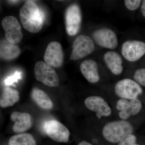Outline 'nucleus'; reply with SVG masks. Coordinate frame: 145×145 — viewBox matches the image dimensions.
<instances>
[{
    "mask_svg": "<svg viewBox=\"0 0 145 145\" xmlns=\"http://www.w3.org/2000/svg\"><path fill=\"white\" fill-rule=\"evenodd\" d=\"M20 19L24 28L29 32L37 33L42 29L44 14L34 2L27 1L20 10Z\"/></svg>",
    "mask_w": 145,
    "mask_h": 145,
    "instance_id": "1",
    "label": "nucleus"
},
{
    "mask_svg": "<svg viewBox=\"0 0 145 145\" xmlns=\"http://www.w3.org/2000/svg\"><path fill=\"white\" fill-rule=\"evenodd\" d=\"M133 126L126 120L109 122L104 126L102 130L105 139L112 143H119L125 136L132 134Z\"/></svg>",
    "mask_w": 145,
    "mask_h": 145,
    "instance_id": "2",
    "label": "nucleus"
},
{
    "mask_svg": "<svg viewBox=\"0 0 145 145\" xmlns=\"http://www.w3.org/2000/svg\"><path fill=\"white\" fill-rule=\"evenodd\" d=\"M34 75L37 81L49 87H57L59 79L52 67L42 61L36 63L34 68Z\"/></svg>",
    "mask_w": 145,
    "mask_h": 145,
    "instance_id": "3",
    "label": "nucleus"
},
{
    "mask_svg": "<svg viewBox=\"0 0 145 145\" xmlns=\"http://www.w3.org/2000/svg\"><path fill=\"white\" fill-rule=\"evenodd\" d=\"M114 91L121 99L131 100L137 99L143 91L140 85L136 81L125 78L118 81L114 86Z\"/></svg>",
    "mask_w": 145,
    "mask_h": 145,
    "instance_id": "4",
    "label": "nucleus"
},
{
    "mask_svg": "<svg viewBox=\"0 0 145 145\" xmlns=\"http://www.w3.org/2000/svg\"><path fill=\"white\" fill-rule=\"evenodd\" d=\"M94 49L95 45L90 37L86 35H80L72 44L70 60L75 61L85 58L92 53Z\"/></svg>",
    "mask_w": 145,
    "mask_h": 145,
    "instance_id": "5",
    "label": "nucleus"
},
{
    "mask_svg": "<svg viewBox=\"0 0 145 145\" xmlns=\"http://www.w3.org/2000/svg\"><path fill=\"white\" fill-rule=\"evenodd\" d=\"M1 24L5 33V39L8 41L16 44L22 40L23 37L22 27L16 17L7 16L3 19Z\"/></svg>",
    "mask_w": 145,
    "mask_h": 145,
    "instance_id": "6",
    "label": "nucleus"
},
{
    "mask_svg": "<svg viewBox=\"0 0 145 145\" xmlns=\"http://www.w3.org/2000/svg\"><path fill=\"white\" fill-rule=\"evenodd\" d=\"M44 129L48 136L59 142H67L70 132L64 125L57 120H51L44 123Z\"/></svg>",
    "mask_w": 145,
    "mask_h": 145,
    "instance_id": "7",
    "label": "nucleus"
},
{
    "mask_svg": "<svg viewBox=\"0 0 145 145\" xmlns=\"http://www.w3.org/2000/svg\"><path fill=\"white\" fill-rule=\"evenodd\" d=\"M80 9L78 5H71L68 7L65 13L66 30L68 35L75 36L79 32L82 23Z\"/></svg>",
    "mask_w": 145,
    "mask_h": 145,
    "instance_id": "8",
    "label": "nucleus"
},
{
    "mask_svg": "<svg viewBox=\"0 0 145 145\" xmlns=\"http://www.w3.org/2000/svg\"><path fill=\"white\" fill-rule=\"evenodd\" d=\"M121 53L127 61H136L145 54V43L136 40L126 41L122 44Z\"/></svg>",
    "mask_w": 145,
    "mask_h": 145,
    "instance_id": "9",
    "label": "nucleus"
},
{
    "mask_svg": "<svg viewBox=\"0 0 145 145\" xmlns=\"http://www.w3.org/2000/svg\"><path fill=\"white\" fill-rule=\"evenodd\" d=\"M93 37L99 46L110 50L117 48L118 40L115 32L110 29L103 27L94 31Z\"/></svg>",
    "mask_w": 145,
    "mask_h": 145,
    "instance_id": "10",
    "label": "nucleus"
},
{
    "mask_svg": "<svg viewBox=\"0 0 145 145\" xmlns=\"http://www.w3.org/2000/svg\"><path fill=\"white\" fill-rule=\"evenodd\" d=\"M44 59L48 65L54 68L59 67L63 63L64 53L59 43L53 41L47 46Z\"/></svg>",
    "mask_w": 145,
    "mask_h": 145,
    "instance_id": "11",
    "label": "nucleus"
},
{
    "mask_svg": "<svg viewBox=\"0 0 145 145\" xmlns=\"http://www.w3.org/2000/svg\"><path fill=\"white\" fill-rule=\"evenodd\" d=\"M84 104L88 109L96 112V117L99 119L102 117H108L111 114L108 104L101 96H89L85 100Z\"/></svg>",
    "mask_w": 145,
    "mask_h": 145,
    "instance_id": "12",
    "label": "nucleus"
},
{
    "mask_svg": "<svg viewBox=\"0 0 145 145\" xmlns=\"http://www.w3.org/2000/svg\"><path fill=\"white\" fill-rule=\"evenodd\" d=\"M80 70L83 76L89 82L94 84L100 80L98 64L94 60L84 61L80 65Z\"/></svg>",
    "mask_w": 145,
    "mask_h": 145,
    "instance_id": "13",
    "label": "nucleus"
},
{
    "mask_svg": "<svg viewBox=\"0 0 145 145\" xmlns=\"http://www.w3.org/2000/svg\"><path fill=\"white\" fill-rule=\"evenodd\" d=\"M10 118L11 121L15 122L12 129L16 133L25 132L31 127V117L28 113L13 112Z\"/></svg>",
    "mask_w": 145,
    "mask_h": 145,
    "instance_id": "14",
    "label": "nucleus"
},
{
    "mask_svg": "<svg viewBox=\"0 0 145 145\" xmlns=\"http://www.w3.org/2000/svg\"><path fill=\"white\" fill-rule=\"evenodd\" d=\"M104 61L113 74L118 75L123 71V60L121 55L117 52L110 50L104 54Z\"/></svg>",
    "mask_w": 145,
    "mask_h": 145,
    "instance_id": "15",
    "label": "nucleus"
},
{
    "mask_svg": "<svg viewBox=\"0 0 145 145\" xmlns=\"http://www.w3.org/2000/svg\"><path fill=\"white\" fill-rule=\"evenodd\" d=\"M21 50L18 45L12 43L6 39L1 40L0 43V57L6 61L13 60L18 57Z\"/></svg>",
    "mask_w": 145,
    "mask_h": 145,
    "instance_id": "16",
    "label": "nucleus"
},
{
    "mask_svg": "<svg viewBox=\"0 0 145 145\" xmlns=\"http://www.w3.org/2000/svg\"><path fill=\"white\" fill-rule=\"evenodd\" d=\"M19 91L15 89L6 87L3 89L0 99V106L6 108L13 106L19 101Z\"/></svg>",
    "mask_w": 145,
    "mask_h": 145,
    "instance_id": "17",
    "label": "nucleus"
},
{
    "mask_svg": "<svg viewBox=\"0 0 145 145\" xmlns=\"http://www.w3.org/2000/svg\"><path fill=\"white\" fill-rule=\"evenodd\" d=\"M31 96L38 106L43 109L50 110L53 107V104L51 99L43 91L38 88L33 89Z\"/></svg>",
    "mask_w": 145,
    "mask_h": 145,
    "instance_id": "18",
    "label": "nucleus"
},
{
    "mask_svg": "<svg viewBox=\"0 0 145 145\" xmlns=\"http://www.w3.org/2000/svg\"><path fill=\"white\" fill-rule=\"evenodd\" d=\"M142 107V103L137 98L130 100L129 105L127 108L125 110L119 112V117L122 120H127L131 116L138 114Z\"/></svg>",
    "mask_w": 145,
    "mask_h": 145,
    "instance_id": "19",
    "label": "nucleus"
},
{
    "mask_svg": "<svg viewBox=\"0 0 145 145\" xmlns=\"http://www.w3.org/2000/svg\"><path fill=\"white\" fill-rule=\"evenodd\" d=\"M9 145H36L34 137L29 133H23L14 135L10 137Z\"/></svg>",
    "mask_w": 145,
    "mask_h": 145,
    "instance_id": "20",
    "label": "nucleus"
},
{
    "mask_svg": "<svg viewBox=\"0 0 145 145\" xmlns=\"http://www.w3.org/2000/svg\"><path fill=\"white\" fill-rule=\"evenodd\" d=\"M133 78L139 84L145 86V69H137L134 73Z\"/></svg>",
    "mask_w": 145,
    "mask_h": 145,
    "instance_id": "21",
    "label": "nucleus"
},
{
    "mask_svg": "<svg viewBox=\"0 0 145 145\" xmlns=\"http://www.w3.org/2000/svg\"><path fill=\"white\" fill-rule=\"evenodd\" d=\"M136 137L131 134L127 135L119 142L118 145H132L136 144Z\"/></svg>",
    "mask_w": 145,
    "mask_h": 145,
    "instance_id": "22",
    "label": "nucleus"
},
{
    "mask_svg": "<svg viewBox=\"0 0 145 145\" xmlns=\"http://www.w3.org/2000/svg\"><path fill=\"white\" fill-rule=\"evenodd\" d=\"M142 1L140 0H125L124 3L126 7L130 10H136L140 6Z\"/></svg>",
    "mask_w": 145,
    "mask_h": 145,
    "instance_id": "23",
    "label": "nucleus"
},
{
    "mask_svg": "<svg viewBox=\"0 0 145 145\" xmlns=\"http://www.w3.org/2000/svg\"><path fill=\"white\" fill-rule=\"evenodd\" d=\"M22 78V73L19 71H16L13 75L7 77L5 80V83L6 85L9 86L13 84V83L17 82L18 80Z\"/></svg>",
    "mask_w": 145,
    "mask_h": 145,
    "instance_id": "24",
    "label": "nucleus"
},
{
    "mask_svg": "<svg viewBox=\"0 0 145 145\" xmlns=\"http://www.w3.org/2000/svg\"><path fill=\"white\" fill-rule=\"evenodd\" d=\"M130 101L127 99H121L117 101L116 108L119 111L125 110L129 106Z\"/></svg>",
    "mask_w": 145,
    "mask_h": 145,
    "instance_id": "25",
    "label": "nucleus"
},
{
    "mask_svg": "<svg viewBox=\"0 0 145 145\" xmlns=\"http://www.w3.org/2000/svg\"><path fill=\"white\" fill-rule=\"evenodd\" d=\"M141 11L143 16L145 18V0L143 1L141 6Z\"/></svg>",
    "mask_w": 145,
    "mask_h": 145,
    "instance_id": "26",
    "label": "nucleus"
},
{
    "mask_svg": "<svg viewBox=\"0 0 145 145\" xmlns=\"http://www.w3.org/2000/svg\"><path fill=\"white\" fill-rule=\"evenodd\" d=\"M78 145H93L90 143L86 141H83L81 142L80 143H79Z\"/></svg>",
    "mask_w": 145,
    "mask_h": 145,
    "instance_id": "27",
    "label": "nucleus"
},
{
    "mask_svg": "<svg viewBox=\"0 0 145 145\" xmlns=\"http://www.w3.org/2000/svg\"><path fill=\"white\" fill-rule=\"evenodd\" d=\"M10 1V2H11V3H16V2H18V1Z\"/></svg>",
    "mask_w": 145,
    "mask_h": 145,
    "instance_id": "28",
    "label": "nucleus"
},
{
    "mask_svg": "<svg viewBox=\"0 0 145 145\" xmlns=\"http://www.w3.org/2000/svg\"><path fill=\"white\" fill-rule=\"evenodd\" d=\"M140 145L137 144H133V145Z\"/></svg>",
    "mask_w": 145,
    "mask_h": 145,
    "instance_id": "29",
    "label": "nucleus"
}]
</instances>
